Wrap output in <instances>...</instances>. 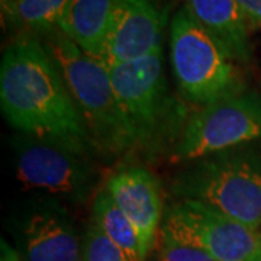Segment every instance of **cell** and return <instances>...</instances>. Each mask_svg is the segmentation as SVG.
<instances>
[{
	"mask_svg": "<svg viewBox=\"0 0 261 261\" xmlns=\"http://www.w3.org/2000/svg\"><path fill=\"white\" fill-rule=\"evenodd\" d=\"M0 103L10 125L25 135L94 149L64 77L38 38H19L5 51Z\"/></svg>",
	"mask_w": 261,
	"mask_h": 261,
	"instance_id": "6da1fadb",
	"label": "cell"
},
{
	"mask_svg": "<svg viewBox=\"0 0 261 261\" xmlns=\"http://www.w3.org/2000/svg\"><path fill=\"white\" fill-rule=\"evenodd\" d=\"M44 47L58 65L83 115L93 148L108 157L137 148L106 63L86 54L61 31L47 34Z\"/></svg>",
	"mask_w": 261,
	"mask_h": 261,
	"instance_id": "7a4b0ae2",
	"label": "cell"
},
{
	"mask_svg": "<svg viewBox=\"0 0 261 261\" xmlns=\"http://www.w3.org/2000/svg\"><path fill=\"white\" fill-rule=\"evenodd\" d=\"M180 171L173 193L228 215L255 231L261 228V159L248 148H231L195 160Z\"/></svg>",
	"mask_w": 261,
	"mask_h": 261,
	"instance_id": "3957f363",
	"label": "cell"
},
{
	"mask_svg": "<svg viewBox=\"0 0 261 261\" xmlns=\"http://www.w3.org/2000/svg\"><path fill=\"white\" fill-rule=\"evenodd\" d=\"M170 58L178 87L190 102L209 106L244 92L232 60L186 6L170 25Z\"/></svg>",
	"mask_w": 261,
	"mask_h": 261,
	"instance_id": "277c9868",
	"label": "cell"
},
{
	"mask_svg": "<svg viewBox=\"0 0 261 261\" xmlns=\"http://www.w3.org/2000/svg\"><path fill=\"white\" fill-rule=\"evenodd\" d=\"M118 103L142 149H157L176 129L178 106L168 94L160 48L138 60L109 65Z\"/></svg>",
	"mask_w": 261,
	"mask_h": 261,
	"instance_id": "5b68a950",
	"label": "cell"
},
{
	"mask_svg": "<svg viewBox=\"0 0 261 261\" xmlns=\"http://www.w3.org/2000/svg\"><path fill=\"white\" fill-rule=\"evenodd\" d=\"M16 176L28 189L45 190L75 203L93 192L97 171L90 149L22 134L15 140Z\"/></svg>",
	"mask_w": 261,
	"mask_h": 261,
	"instance_id": "8992f818",
	"label": "cell"
},
{
	"mask_svg": "<svg viewBox=\"0 0 261 261\" xmlns=\"http://www.w3.org/2000/svg\"><path fill=\"white\" fill-rule=\"evenodd\" d=\"M261 138V96L241 93L195 113L183 129L173 161H195Z\"/></svg>",
	"mask_w": 261,
	"mask_h": 261,
	"instance_id": "52a82bcc",
	"label": "cell"
},
{
	"mask_svg": "<svg viewBox=\"0 0 261 261\" xmlns=\"http://www.w3.org/2000/svg\"><path fill=\"white\" fill-rule=\"evenodd\" d=\"M161 231L203 250L216 261H261L260 231L196 200L171 206Z\"/></svg>",
	"mask_w": 261,
	"mask_h": 261,
	"instance_id": "ba28073f",
	"label": "cell"
},
{
	"mask_svg": "<svg viewBox=\"0 0 261 261\" xmlns=\"http://www.w3.org/2000/svg\"><path fill=\"white\" fill-rule=\"evenodd\" d=\"M167 13L157 0H119L105 48L106 65L138 60L161 48Z\"/></svg>",
	"mask_w": 261,
	"mask_h": 261,
	"instance_id": "9c48e42d",
	"label": "cell"
},
{
	"mask_svg": "<svg viewBox=\"0 0 261 261\" xmlns=\"http://www.w3.org/2000/svg\"><path fill=\"white\" fill-rule=\"evenodd\" d=\"M106 190L138 233L141 258L152 250L163 218V196L157 178L142 167H123L108 178Z\"/></svg>",
	"mask_w": 261,
	"mask_h": 261,
	"instance_id": "30bf717a",
	"label": "cell"
},
{
	"mask_svg": "<svg viewBox=\"0 0 261 261\" xmlns=\"http://www.w3.org/2000/svg\"><path fill=\"white\" fill-rule=\"evenodd\" d=\"M22 240L23 261H84L83 241L57 202H45L31 212Z\"/></svg>",
	"mask_w": 261,
	"mask_h": 261,
	"instance_id": "8fae6325",
	"label": "cell"
},
{
	"mask_svg": "<svg viewBox=\"0 0 261 261\" xmlns=\"http://www.w3.org/2000/svg\"><path fill=\"white\" fill-rule=\"evenodd\" d=\"M185 6L232 61L250 60L247 18L237 0H185Z\"/></svg>",
	"mask_w": 261,
	"mask_h": 261,
	"instance_id": "7c38bea8",
	"label": "cell"
},
{
	"mask_svg": "<svg viewBox=\"0 0 261 261\" xmlns=\"http://www.w3.org/2000/svg\"><path fill=\"white\" fill-rule=\"evenodd\" d=\"M119 0H71L60 31L86 54L102 60Z\"/></svg>",
	"mask_w": 261,
	"mask_h": 261,
	"instance_id": "4fadbf2b",
	"label": "cell"
},
{
	"mask_svg": "<svg viewBox=\"0 0 261 261\" xmlns=\"http://www.w3.org/2000/svg\"><path fill=\"white\" fill-rule=\"evenodd\" d=\"M92 222L97 225L105 235L128 255L130 261H144L141 258L138 233L126 215L115 203L106 187L96 195Z\"/></svg>",
	"mask_w": 261,
	"mask_h": 261,
	"instance_id": "5bb4252c",
	"label": "cell"
},
{
	"mask_svg": "<svg viewBox=\"0 0 261 261\" xmlns=\"http://www.w3.org/2000/svg\"><path fill=\"white\" fill-rule=\"evenodd\" d=\"M71 0H16V22L32 32L47 35L60 28Z\"/></svg>",
	"mask_w": 261,
	"mask_h": 261,
	"instance_id": "9a60e30c",
	"label": "cell"
},
{
	"mask_svg": "<svg viewBox=\"0 0 261 261\" xmlns=\"http://www.w3.org/2000/svg\"><path fill=\"white\" fill-rule=\"evenodd\" d=\"M83 258L84 261H130L128 255L93 222L84 232Z\"/></svg>",
	"mask_w": 261,
	"mask_h": 261,
	"instance_id": "2e32d148",
	"label": "cell"
},
{
	"mask_svg": "<svg viewBox=\"0 0 261 261\" xmlns=\"http://www.w3.org/2000/svg\"><path fill=\"white\" fill-rule=\"evenodd\" d=\"M160 237H161V244H160L157 261H216L211 254H207L203 250L180 243L176 238L163 231Z\"/></svg>",
	"mask_w": 261,
	"mask_h": 261,
	"instance_id": "e0dca14e",
	"label": "cell"
},
{
	"mask_svg": "<svg viewBox=\"0 0 261 261\" xmlns=\"http://www.w3.org/2000/svg\"><path fill=\"white\" fill-rule=\"evenodd\" d=\"M247 20L261 25V0H237Z\"/></svg>",
	"mask_w": 261,
	"mask_h": 261,
	"instance_id": "ac0fdd59",
	"label": "cell"
},
{
	"mask_svg": "<svg viewBox=\"0 0 261 261\" xmlns=\"http://www.w3.org/2000/svg\"><path fill=\"white\" fill-rule=\"evenodd\" d=\"M0 261H22L16 250H13L5 240L0 243Z\"/></svg>",
	"mask_w": 261,
	"mask_h": 261,
	"instance_id": "d6986e66",
	"label": "cell"
}]
</instances>
